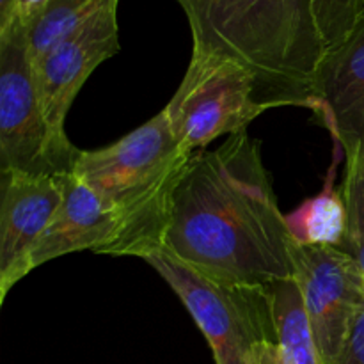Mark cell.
<instances>
[{
    "label": "cell",
    "instance_id": "obj_12",
    "mask_svg": "<svg viewBox=\"0 0 364 364\" xmlns=\"http://www.w3.org/2000/svg\"><path fill=\"white\" fill-rule=\"evenodd\" d=\"M287 223L297 245L341 247L347 235V205L341 188H334V166L322 191L287 215Z\"/></svg>",
    "mask_w": 364,
    "mask_h": 364
},
{
    "label": "cell",
    "instance_id": "obj_13",
    "mask_svg": "<svg viewBox=\"0 0 364 364\" xmlns=\"http://www.w3.org/2000/svg\"><path fill=\"white\" fill-rule=\"evenodd\" d=\"M105 0H48L41 16L28 31L31 59H41L60 38L95 13Z\"/></svg>",
    "mask_w": 364,
    "mask_h": 364
},
{
    "label": "cell",
    "instance_id": "obj_7",
    "mask_svg": "<svg viewBox=\"0 0 364 364\" xmlns=\"http://www.w3.org/2000/svg\"><path fill=\"white\" fill-rule=\"evenodd\" d=\"M294 265L322 364H334L364 304V276L340 247L295 245Z\"/></svg>",
    "mask_w": 364,
    "mask_h": 364
},
{
    "label": "cell",
    "instance_id": "obj_16",
    "mask_svg": "<svg viewBox=\"0 0 364 364\" xmlns=\"http://www.w3.org/2000/svg\"><path fill=\"white\" fill-rule=\"evenodd\" d=\"M334 364H364V304L355 315L343 348Z\"/></svg>",
    "mask_w": 364,
    "mask_h": 364
},
{
    "label": "cell",
    "instance_id": "obj_3",
    "mask_svg": "<svg viewBox=\"0 0 364 364\" xmlns=\"http://www.w3.org/2000/svg\"><path fill=\"white\" fill-rule=\"evenodd\" d=\"M194 155L176 137L166 110L105 148L78 151L71 174L121 223L110 256L146 258L162 249L171 198Z\"/></svg>",
    "mask_w": 364,
    "mask_h": 364
},
{
    "label": "cell",
    "instance_id": "obj_11",
    "mask_svg": "<svg viewBox=\"0 0 364 364\" xmlns=\"http://www.w3.org/2000/svg\"><path fill=\"white\" fill-rule=\"evenodd\" d=\"M121 237L114 210L80 180L68 174L64 198L31 252V269L78 251L110 255Z\"/></svg>",
    "mask_w": 364,
    "mask_h": 364
},
{
    "label": "cell",
    "instance_id": "obj_15",
    "mask_svg": "<svg viewBox=\"0 0 364 364\" xmlns=\"http://www.w3.org/2000/svg\"><path fill=\"white\" fill-rule=\"evenodd\" d=\"M316 25L327 50L348 38L364 9V0H311Z\"/></svg>",
    "mask_w": 364,
    "mask_h": 364
},
{
    "label": "cell",
    "instance_id": "obj_5",
    "mask_svg": "<svg viewBox=\"0 0 364 364\" xmlns=\"http://www.w3.org/2000/svg\"><path fill=\"white\" fill-rule=\"evenodd\" d=\"M80 149L53 135L34 80L27 25L14 18L0 32V169L7 173L66 174Z\"/></svg>",
    "mask_w": 364,
    "mask_h": 364
},
{
    "label": "cell",
    "instance_id": "obj_18",
    "mask_svg": "<svg viewBox=\"0 0 364 364\" xmlns=\"http://www.w3.org/2000/svg\"><path fill=\"white\" fill-rule=\"evenodd\" d=\"M18 0H0V32L6 31L16 18Z\"/></svg>",
    "mask_w": 364,
    "mask_h": 364
},
{
    "label": "cell",
    "instance_id": "obj_6",
    "mask_svg": "<svg viewBox=\"0 0 364 364\" xmlns=\"http://www.w3.org/2000/svg\"><path fill=\"white\" fill-rule=\"evenodd\" d=\"M269 109L258 78L244 64L192 50L183 80L164 110L181 144L196 153L220 137L244 134Z\"/></svg>",
    "mask_w": 364,
    "mask_h": 364
},
{
    "label": "cell",
    "instance_id": "obj_9",
    "mask_svg": "<svg viewBox=\"0 0 364 364\" xmlns=\"http://www.w3.org/2000/svg\"><path fill=\"white\" fill-rule=\"evenodd\" d=\"M68 174H2L0 302L31 269V252L64 198Z\"/></svg>",
    "mask_w": 364,
    "mask_h": 364
},
{
    "label": "cell",
    "instance_id": "obj_8",
    "mask_svg": "<svg viewBox=\"0 0 364 364\" xmlns=\"http://www.w3.org/2000/svg\"><path fill=\"white\" fill-rule=\"evenodd\" d=\"M117 6L119 0H105L32 63L39 103L55 137L66 141L64 123L78 91L103 60L119 52Z\"/></svg>",
    "mask_w": 364,
    "mask_h": 364
},
{
    "label": "cell",
    "instance_id": "obj_1",
    "mask_svg": "<svg viewBox=\"0 0 364 364\" xmlns=\"http://www.w3.org/2000/svg\"><path fill=\"white\" fill-rule=\"evenodd\" d=\"M295 245L259 142L244 132L194 155L171 198L159 251L219 283L269 288L294 279Z\"/></svg>",
    "mask_w": 364,
    "mask_h": 364
},
{
    "label": "cell",
    "instance_id": "obj_17",
    "mask_svg": "<svg viewBox=\"0 0 364 364\" xmlns=\"http://www.w3.org/2000/svg\"><path fill=\"white\" fill-rule=\"evenodd\" d=\"M251 364H283L277 341H259L252 350Z\"/></svg>",
    "mask_w": 364,
    "mask_h": 364
},
{
    "label": "cell",
    "instance_id": "obj_10",
    "mask_svg": "<svg viewBox=\"0 0 364 364\" xmlns=\"http://www.w3.org/2000/svg\"><path fill=\"white\" fill-rule=\"evenodd\" d=\"M345 159L364 146V9L348 38L327 50L309 96Z\"/></svg>",
    "mask_w": 364,
    "mask_h": 364
},
{
    "label": "cell",
    "instance_id": "obj_2",
    "mask_svg": "<svg viewBox=\"0 0 364 364\" xmlns=\"http://www.w3.org/2000/svg\"><path fill=\"white\" fill-rule=\"evenodd\" d=\"M192 50L228 57L258 78L270 107H309L326 53L311 0H176Z\"/></svg>",
    "mask_w": 364,
    "mask_h": 364
},
{
    "label": "cell",
    "instance_id": "obj_14",
    "mask_svg": "<svg viewBox=\"0 0 364 364\" xmlns=\"http://www.w3.org/2000/svg\"><path fill=\"white\" fill-rule=\"evenodd\" d=\"M341 185L347 205V235L340 249L352 256L364 276V146L347 156Z\"/></svg>",
    "mask_w": 364,
    "mask_h": 364
},
{
    "label": "cell",
    "instance_id": "obj_4",
    "mask_svg": "<svg viewBox=\"0 0 364 364\" xmlns=\"http://www.w3.org/2000/svg\"><path fill=\"white\" fill-rule=\"evenodd\" d=\"M180 297L212 348L217 364H251L259 341H277L270 287L213 281L166 251L146 258Z\"/></svg>",
    "mask_w": 364,
    "mask_h": 364
}]
</instances>
